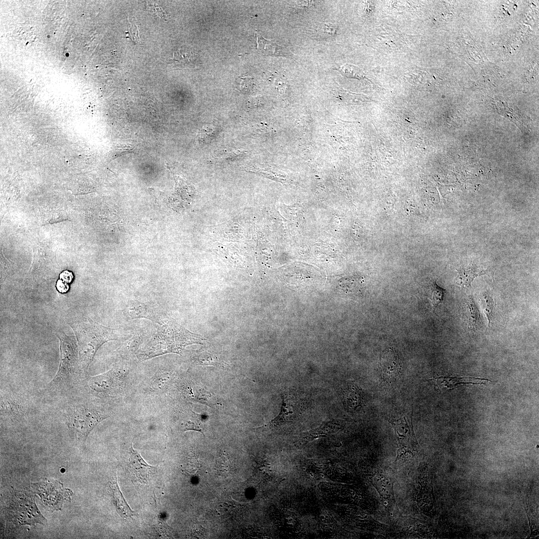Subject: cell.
Segmentation results:
<instances>
[{
  "instance_id": "cell-1",
  "label": "cell",
  "mask_w": 539,
  "mask_h": 539,
  "mask_svg": "<svg viewBox=\"0 0 539 539\" xmlns=\"http://www.w3.org/2000/svg\"><path fill=\"white\" fill-rule=\"evenodd\" d=\"M203 340L201 335L190 331L173 319H164L138 348L136 355L140 360H146L169 353L181 354L187 346L200 344Z\"/></svg>"
},
{
  "instance_id": "cell-2",
  "label": "cell",
  "mask_w": 539,
  "mask_h": 539,
  "mask_svg": "<svg viewBox=\"0 0 539 539\" xmlns=\"http://www.w3.org/2000/svg\"><path fill=\"white\" fill-rule=\"evenodd\" d=\"M76 335L81 371L87 375L90 364L99 347L106 342L118 340L119 332L98 324L91 319L70 325Z\"/></svg>"
},
{
  "instance_id": "cell-3",
  "label": "cell",
  "mask_w": 539,
  "mask_h": 539,
  "mask_svg": "<svg viewBox=\"0 0 539 539\" xmlns=\"http://www.w3.org/2000/svg\"><path fill=\"white\" fill-rule=\"evenodd\" d=\"M57 337L60 340V360L56 374L47 386L49 390H61L70 387L81 371L78 346L74 338L63 332Z\"/></svg>"
},
{
  "instance_id": "cell-4",
  "label": "cell",
  "mask_w": 539,
  "mask_h": 539,
  "mask_svg": "<svg viewBox=\"0 0 539 539\" xmlns=\"http://www.w3.org/2000/svg\"><path fill=\"white\" fill-rule=\"evenodd\" d=\"M108 417L95 406L84 403L69 406L65 412L66 423L71 436L77 442L84 444L93 428Z\"/></svg>"
},
{
  "instance_id": "cell-5",
  "label": "cell",
  "mask_w": 539,
  "mask_h": 539,
  "mask_svg": "<svg viewBox=\"0 0 539 539\" xmlns=\"http://www.w3.org/2000/svg\"><path fill=\"white\" fill-rule=\"evenodd\" d=\"M282 404L279 414L264 426L265 428L275 429L284 424L295 422L302 416L304 411L303 400L290 392L282 393Z\"/></svg>"
},
{
  "instance_id": "cell-6",
  "label": "cell",
  "mask_w": 539,
  "mask_h": 539,
  "mask_svg": "<svg viewBox=\"0 0 539 539\" xmlns=\"http://www.w3.org/2000/svg\"><path fill=\"white\" fill-rule=\"evenodd\" d=\"M26 414V407L17 397L10 394L1 393V418L12 421H17L25 417Z\"/></svg>"
},
{
  "instance_id": "cell-7",
  "label": "cell",
  "mask_w": 539,
  "mask_h": 539,
  "mask_svg": "<svg viewBox=\"0 0 539 539\" xmlns=\"http://www.w3.org/2000/svg\"><path fill=\"white\" fill-rule=\"evenodd\" d=\"M126 316L131 319L143 318L150 320L160 325L163 322L154 311L145 303L137 300L129 301L124 310Z\"/></svg>"
},
{
  "instance_id": "cell-8",
  "label": "cell",
  "mask_w": 539,
  "mask_h": 539,
  "mask_svg": "<svg viewBox=\"0 0 539 539\" xmlns=\"http://www.w3.org/2000/svg\"><path fill=\"white\" fill-rule=\"evenodd\" d=\"M436 383L442 390L451 389L459 385L471 384H485L491 382L488 379L472 377H436L435 379Z\"/></svg>"
},
{
  "instance_id": "cell-9",
  "label": "cell",
  "mask_w": 539,
  "mask_h": 539,
  "mask_svg": "<svg viewBox=\"0 0 539 539\" xmlns=\"http://www.w3.org/2000/svg\"><path fill=\"white\" fill-rule=\"evenodd\" d=\"M130 467L134 474L141 480H146L154 471L155 467L148 465L141 456L139 452L134 449L131 444L129 449Z\"/></svg>"
},
{
  "instance_id": "cell-10",
  "label": "cell",
  "mask_w": 539,
  "mask_h": 539,
  "mask_svg": "<svg viewBox=\"0 0 539 539\" xmlns=\"http://www.w3.org/2000/svg\"><path fill=\"white\" fill-rule=\"evenodd\" d=\"M108 486L111 491L112 502L120 516L123 518H131L134 516V512L131 509L120 490L116 476L109 482Z\"/></svg>"
},
{
  "instance_id": "cell-11",
  "label": "cell",
  "mask_w": 539,
  "mask_h": 539,
  "mask_svg": "<svg viewBox=\"0 0 539 539\" xmlns=\"http://www.w3.org/2000/svg\"><path fill=\"white\" fill-rule=\"evenodd\" d=\"M462 319L469 329L476 330L479 324V314L474 300L470 297L460 310Z\"/></svg>"
},
{
  "instance_id": "cell-12",
  "label": "cell",
  "mask_w": 539,
  "mask_h": 539,
  "mask_svg": "<svg viewBox=\"0 0 539 539\" xmlns=\"http://www.w3.org/2000/svg\"><path fill=\"white\" fill-rule=\"evenodd\" d=\"M180 426L183 431L194 430L204 435L203 416L192 410L185 411L181 415Z\"/></svg>"
},
{
  "instance_id": "cell-13",
  "label": "cell",
  "mask_w": 539,
  "mask_h": 539,
  "mask_svg": "<svg viewBox=\"0 0 539 539\" xmlns=\"http://www.w3.org/2000/svg\"><path fill=\"white\" fill-rule=\"evenodd\" d=\"M374 482L381 498L387 502L393 501V486L389 478L382 473L377 472L374 477Z\"/></svg>"
},
{
  "instance_id": "cell-14",
  "label": "cell",
  "mask_w": 539,
  "mask_h": 539,
  "mask_svg": "<svg viewBox=\"0 0 539 539\" xmlns=\"http://www.w3.org/2000/svg\"><path fill=\"white\" fill-rule=\"evenodd\" d=\"M257 48L264 54L273 56H290V52L272 40H267L257 34Z\"/></svg>"
},
{
  "instance_id": "cell-15",
  "label": "cell",
  "mask_w": 539,
  "mask_h": 539,
  "mask_svg": "<svg viewBox=\"0 0 539 539\" xmlns=\"http://www.w3.org/2000/svg\"><path fill=\"white\" fill-rule=\"evenodd\" d=\"M380 365L383 372L387 374L390 375L392 373L396 374L401 368V361L395 352L389 348L382 354Z\"/></svg>"
},
{
  "instance_id": "cell-16",
  "label": "cell",
  "mask_w": 539,
  "mask_h": 539,
  "mask_svg": "<svg viewBox=\"0 0 539 539\" xmlns=\"http://www.w3.org/2000/svg\"><path fill=\"white\" fill-rule=\"evenodd\" d=\"M458 271L457 283L462 289L469 288L475 277L486 273V270H480L475 265L466 269H461Z\"/></svg>"
},
{
  "instance_id": "cell-17",
  "label": "cell",
  "mask_w": 539,
  "mask_h": 539,
  "mask_svg": "<svg viewBox=\"0 0 539 539\" xmlns=\"http://www.w3.org/2000/svg\"><path fill=\"white\" fill-rule=\"evenodd\" d=\"M344 403L350 409H355L361 403V393L356 386L349 384L343 390Z\"/></svg>"
},
{
  "instance_id": "cell-18",
  "label": "cell",
  "mask_w": 539,
  "mask_h": 539,
  "mask_svg": "<svg viewBox=\"0 0 539 539\" xmlns=\"http://www.w3.org/2000/svg\"><path fill=\"white\" fill-rule=\"evenodd\" d=\"M446 290L438 286L436 282L430 284L426 291V296L429 300L433 311L443 300Z\"/></svg>"
},
{
  "instance_id": "cell-19",
  "label": "cell",
  "mask_w": 539,
  "mask_h": 539,
  "mask_svg": "<svg viewBox=\"0 0 539 539\" xmlns=\"http://www.w3.org/2000/svg\"><path fill=\"white\" fill-rule=\"evenodd\" d=\"M481 303L484 312L488 321V326L492 325L494 319V309L496 303L492 295L488 292H485L480 298Z\"/></svg>"
},
{
  "instance_id": "cell-20",
  "label": "cell",
  "mask_w": 539,
  "mask_h": 539,
  "mask_svg": "<svg viewBox=\"0 0 539 539\" xmlns=\"http://www.w3.org/2000/svg\"><path fill=\"white\" fill-rule=\"evenodd\" d=\"M246 152L243 149L226 150L219 153L213 159L215 162H218L232 161L241 157Z\"/></svg>"
},
{
  "instance_id": "cell-21",
  "label": "cell",
  "mask_w": 539,
  "mask_h": 539,
  "mask_svg": "<svg viewBox=\"0 0 539 539\" xmlns=\"http://www.w3.org/2000/svg\"><path fill=\"white\" fill-rule=\"evenodd\" d=\"M215 470L220 476H228L231 473V465L229 458L224 454L220 456L216 460Z\"/></svg>"
},
{
  "instance_id": "cell-22",
  "label": "cell",
  "mask_w": 539,
  "mask_h": 539,
  "mask_svg": "<svg viewBox=\"0 0 539 539\" xmlns=\"http://www.w3.org/2000/svg\"><path fill=\"white\" fill-rule=\"evenodd\" d=\"M219 132V129L215 126L206 125L201 130L199 137L203 143H207L214 139Z\"/></svg>"
},
{
  "instance_id": "cell-23",
  "label": "cell",
  "mask_w": 539,
  "mask_h": 539,
  "mask_svg": "<svg viewBox=\"0 0 539 539\" xmlns=\"http://www.w3.org/2000/svg\"><path fill=\"white\" fill-rule=\"evenodd\" d=\"M197 360L200 364H203L204 365H213L216 363L211 357V355L208 353H200L199 354Z\"/></svg>"
},
{
  "instance_id": "cell-24",
  "label": "cell",
  "mask_w": 539,
  "mask_h": 539,
  "mask_svg": "<svg viewBox=\"0 0 539 539\" xmlns=\"http://www.w3.org/2000/svg\"><path fill=\"white\" fill-rule=\"evenodd\" d=\"M240 79L241 81L240 83V90L244 92H248L251 88V79L248 77H241Z\"/></svg>"
},
{
  "instance_id": "cell-25",
  "label": "cell",
  "mask_w": 539,
  "mask_h": 539,
  "mask_svg": "<svg viewBox=\"0 0 539 539\" xmlns=\"http://www.w3.org/2000/svg\"><path fill=\"white\" fill-rule=\"evenodd\" d=\"M73 278V275L71 271L64 270L59 274V279L63 282L68 283L71 282Z\"/></svg>"
},
{
  "instance_id": "cell-26",
  "label": "cell",
  "mask_w": 539,
  "mask_h": 539,
  "mask_svg": "<svg viewBox=\"0 0 539 539\" xmlns=\"http://www.w3.org/2000/svg\"><path fill=\"white\" fill-rule=\"evenodd\" d=\"M56 287L60 292H63L68 290L69 286L68 283L63 282L59 279L57 281Z\"/></svg>"
}]
</instances>
